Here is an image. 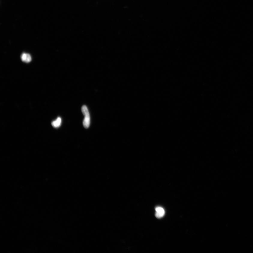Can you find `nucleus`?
Segmentation results:
<instances>
[{"label":"nucleus","instance_id":"obj_3","mask_svg":"<svg viewBox=\"0 0 253 253\" xmlns=\"http://www.w3.org/2000/svg\"><path fill=\"white\" fill-rule=\"evenodd\" d=\"M21 59L22 61L26 63H29L32 60V57L30 54L25 53H22Z\"/></svg>","mask_w":253,"mask_h":253},{"label":"nucleus","instance_id":"obj_4","mask_svg":"<svg viewBox=\"0 0 253 253\" xmlns=\"http://www.w3.org/2000/svg\"><path fill=\"white\" fill-rule=\"evenodd\" d=\"M62 123V119L60 117H58L56 120L53 121L51 124L52 126L55 128H58L60 126Z\"/></svg>","mask_w":253,"mask_h":253},{"label":"nucleus","instance_id":"obj_2","mask_svg":"<svg viewBox=\"0 0 253 253\" xmlns=\"http://www.w3.org/2000/svg\"><path fill=\"white\" fill-rule=\"evenodd\" d=\"M156 213L155 215L156 217L158 218H161L164 216V215L165 213L164 210L163 208L160 207H158L156 208L155 209Z\"/></svg>","mask_w":253,"mask_h":253},{"label":"nucleus","instance_id":"obj_1","mask_svg":"<svg viewBox=\"0 0 253 253\" xmlns=\"http://www.w3.org/2000/svg\"><path fill=\"white\" fill-rule=\"evenodd\" d=\"M82 112L84 116L83 124L84 128H88L90 125V119L89 113L88 109L85 105H84L82 107Z\"/></svg>","mask_w":253,"mask_h":253}]
</instances>
